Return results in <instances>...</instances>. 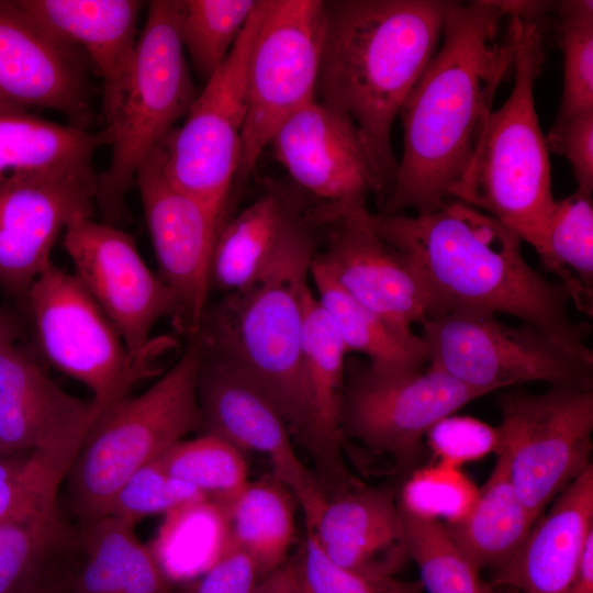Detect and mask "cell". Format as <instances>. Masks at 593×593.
Here are the masks:
<instances>
[{
    "instance_id": "6da1fadb",
    "label": "cell",
    "mask_w": 593,
    "mask_h": 593,
    "mask_svg": "<svg viewBox=\"0 0 593 593\" xmlns=\"http://www.w3.org/2000/svg\"><path fill=\"white\" fill-rule=\"evenodd\" d=\"M516 48V20L497 1H448L439 46L399 112L403 152L380 213H426L450 199Z\"/></svg>"
},
{
    "instance_id": "7a4b0ae2",
    "label": "cell",
    "mask_w": 593,
    "mask_h": 593,
    "mask_svg": "<svg viewBox=\"0 0 593 593\" xmlns=\"http://www.w3.org/2000/svg\"><path fill=\"white\" fill-rule=\"evenodd\" d=\"M376 231L405 253L424 275L438 317L471 307L508 314L593 363L584 339L589 326L574 322L570 298L525 260L522 239L488 213L450 198L426 213H371Z\"/></svg>"
},
{
    "instance_id": "3957f363",
    "label": "cell",
    "mask_w": 593,
    "mask_h": 593,
    "mask_svg": "<svg viewBox=\"0 0 593 593\" xmlns=\"http://www.w3.org/2000/svg\"><path fill=\"white\" fill-rule=\"evenodd\" d=\"M447 3L324 1L316 99L357 126L388 195L398 168L391 146L392 125L439 46Z\"/></svg>"
},
{
    "instance_id": "277c9868",
    "label": "cell",
    "mask_w": 593,
    "mask_h": 593,
    "mask_svg": "<svg viewBox=\"0 0 593 593\" xmlns=\"http://www.w3.org/2000/svg\"><path fill=\"white\" fill-rule=\"evenodd\" d=\"M304 224L272 270L259 281L208 304L197 333L201 344L245 371L270 398L291 436L312 455L326 490L350 484L342 455L324 439L303 361L304 295L320 246Z\"/></svg>"
},
{
    "instance_id": "5b68a950",
    "label": "cell",
    "mask_w": 593,
    "mask_h": 593,
    "mask_svg": "<svg viewBox=\"0 0 593 593\" xmlns=\"http://www.w3.org/2000/svg\"><path fill=\"white\" fill-rule=\"evenodd\" d=\"M517 24L512 92L492 111L450 198L495 217L538 253L555 203L534 88L545 61L541 21Z\"/></svg>"
},
{
    "instance_id": "8992f818",
    "label": "cell",
    "mask_w": 593,
    "mask_h": 593,
    "mask_svg": "<svg viewBox=\"0 0 593 593\" xmlns=\"http://www.w3.org/2000/svg\"><path fill=\"white\" fill-rule=\"evenodd\" d=\"M188 337L177 361L148 389L111 402L88 429L65 480L83 524L107 516L126 480L174 444L201 429L197 395L200 346Z\"/></svg>"
},
{
    "instance_id": "52a82bcc",
    "label": "cell",
    "mask_w": 593,
    "mask_h": 593,
    "mask_svg": "<svg viewBox=\"0 0 593 593\" xmlns=\"http://www.w3.org/2000/svg\"><path fill=\"white\" fill-rule=\"evenodd\" d=\"M199 92L179 33V0L147 2L145 25L131 66L102 100L111 158L98 175L96 208L102 222L126 219V193L148 154L187 115Z\"/></svg>"
},
{
    "instance_id": "ba28073f",
    "label": "cell",
    "mask_w": 593,
    "mask_h": 593,
    "mask_svg": "<svg viewBox=\"0 0 593 593\" xmlns=\"http://www.w3.org/2000/svg\"><path fill=\"white\" fill-rule=\"evenodd\" d=\"M429 366L488 393L525 382L592 390L593 363L541 331L511 326L496 314L454 309L421 324Z\"/></svg>"
},
{
    "instance_id": "9c48e42d",
    "label": "cell",
    "mask_w": 593,
    "mask_h": 593,
    "mask_svg": "<svg viewBox=\"0 0 593 593\" xmlns=\"http://www.w3.org/2000/svg\"><path fill=\"white\" fill-rule=\"evenodd\" d=\"M266 0L256 5L230 54L206 80L180 127L159 143L166 176L225 223L247 114V72Z\"/></svg>"
},
{
    "instance_id": "30bf717a",
    "label": "cell",
    "mask_w": 593,
    "mask_h": 593,
    "mask_svg": "<svg viewBox=\"0 0 593 593\" xmlns=\"http://www.w3.org/2000/svg\"><path fill=\"white\" fill-rule=\"evenodd\" d=\"M44 358L105 407L155 372L134 362L120 334L74 273L51 262L21 304Z\"/></svg>"
},
{
    "instance_id": "8fae6325",
    "label": "cell",
    "mask_w": 593,
    "mask_h": 593,
    "mask_svg": "<svg viewBox=\"0 0 593 593\" xmlns=\"http://www.w3.org/2000/svg\"><path fill=\"white\" fill-rule=\"evenodd\" d=\"M322 0H266L247 72V114L237 174H250L279 127L316 99Z\"/></svg>"
},
{
    "instance_id": "7c38bea8",
    "label": "cell",
    "mask_w": 593,
    "mask_h": 593,
    "mask_svg": "<svg viewBox=\"0 0 593 593\" xmlns=\"http://www.w3.org/2000/svg\"><path fill=\"white\" fill-rule=\"evenodd\" d=\"M499 404V451L506 455L518 497L537 519L592 466L593 391L557 387L537 395L515 391L502 395Z\"/></svg>"
},
{
    "instance_id": "4fadbf2b",
    "label": "cell",
    "mask_w": 593,
    "mask_h": 593,
    "mask_svg": "<svg viewBox=\"0 0 593 593\" xmlns=\"http://www.w3.org/2000/svg\"><path fill=\"white\" fill-rule=\"evenodd\" d=\"M309 216L323 234L313 259L395 333L418 339L412 325L436 316L435 298L411 257L372 226L366 204L318 202Z\"/></svg>"
},
{
    "instance_id": "5bb4252c",
    "label": "cell",
    "mask_w": 593,
    "mask_h": 593,
    "mask_svg": "<svg viewBox=\"0 0 593 593\" xmlns=\"http://www.w3.org/2000/svg\"><path fill=\"white\" fill-rule=\"evenodd\" d=\"M63 246L75 276L113 324L131 359L150 361L170 338L150 340L155 324L176 316L168 287L142 258L134 238L116 225L81 215L64 230Z\"/></svg>"
},
{
    "instance_id": "9a60e30c",
    "label": "cell",
    "mask_w": 593,
    "mask_h": 593,
    "mask_svg": "<svg viewBox=\"0 0 593 593\" xmlns=\"http://www.w3.org/2000/svg\"><path fill=\"white\" fill-rule=\"evenodd\" d=\"M346 367L340 428L368 448L407 462L441 418L488 392L429 366L381 371L362 362Z\"/></svg>"
},
{
    "instance_id": "2e32d148",
    "label": "cell",
    "mask_w": 593,
    "mask_h": 593,
    "mask_svg": "<svg viewBox=\"0 0 593 593\" xmlns=\"http://www.w3.org/2000/svg\"><path fill=\"white\" fill-rule=\"evenodd\" d=\"M198 340L197 395L202 433L219 435L243 451L267 456L273 478L293 494L306 529H313L329 496L318 477L296 455L284 418L245 371Z\"/></svg>"
},
{
    "instance_id": "e0dca14e",
    "label": "cell",
    "mask_w": 593,
    "mask_h": 593,
    "mask_svg": "<svg viewBox=\"0 0 593 593\" xmlns=\"http://www.w3.org/2000/svg\"><path fill=\"white\" fill-rule=\"evenodd\" d=\"M158 264V277L176 303L174 326L194 333L209 304V269L223 226L202 203L166 176L159 145L138 167L135 181Z\"/></svg>"
},
{
    "instance_id": "ac0fdd59",
    "label": "cell",
    "mask_w": 593,
    "mask_h": 593,
    "mask_svg": "<svg viewBox=\"0 0 593 593\" xmlns=\"http://www.w3.org/2000/svg\"><path fill=\"white\" fill-rule=\"evenodd\" d=\"M295 186L320 203L366 204L369 194L381 205L388 191L354 122L315 99L272 134L268 146Z\"/></svg>"
},
{
    "instance_id": "d6986e66",
    "label": "cell",
    "mask_w": 593,
    "mask_h": 593,
    "mask_svg": "<svg viewBox=\"0 0 593 593\" xmlns=\"http://www.w3.org/2000/svg\"><path fill=\"white\" fill-rule=\"evenodd\" d=\"M94 172L0 180V289L23 303L51 264L52 249L74 219L92 216Z\"/></svg>"
},
{
    "instance_id": "ffe728a7",
    "label": "cell",
    "mask_w": 593,
    "mask_h": 593,
    "mask_svg": "<svg viewBox=\"0 0 593 593\" xmlns=\"http://www.w3.org/2000/svg\"><path fill=\"white\" fill-rule=\"evenodd\" d=\"M83 53L54 38L0 0V101L49 109L89 130L93 88Z\"/></svg>"
},
{
    "instance_id": "44dd1931",
    "label": "cell",
    "mask_w": 593,
    "mask_h": 593,
    "mask_svg": "<svg viewBox=\"0 0 593 593\" xmlns=\"http://www.w3.org/2000/svg\"><path fill=\"white\" fill-rule=\"evenodd\" d=\"M101 411L61 389L15 343L0 347L1 454H77Z\"/></svg>"
},
{
    "instance_id": "7402d4cb",
    "label": "cell",
    "mask_w": 593,
    "mask_h": 593,
    "mask_svg": "<svg viewBox=\"0 0 593 593\" xmlns=\"http://www.w3.org/2000/svg\"><path fill=\"white\" fill-rule=\"evenodd\" d=\"M491 583L519 593H570L593 538V466L570 482Z\"/></svg>"
},
{
    "instance_id": "603a6c76",
    "label": "cell",
    "mask_w": 593,
    "mask_h": 593,
    "mask_svg": "<svg viewBox=\"0 0 593 593\" xmlns=\"http://www.w3.org/2000/svg\"><path fill=\"white\" fill-rule=\"evenodd\" d=\"M311 532L331 560L377 582L394 581L410 557L389 490L356 488L329 497Z\"/></svg>"
},
{
    "instance_id": "cb8c5ba5",
    "label": "cell",
    "mask_w": 593,
    "mask_h": 593,
    "mask_svg": "<svg viewBox=\"0 0 593 593\" xmlns=\"http://www.w3.org/2000/svg\"><path fill=\"white\" fill-rule=\"evenodd\" d=\"M304 195L296 186H273L225 221L211 257L210 292L242 290L272 270L311 208Z\"/></svg>"
},
{
    "instance_id": "d4e9b609",
    "label": "cell",
    "mask_w": 593,
    "mask_h": 593,
    "mask_svg": "<svg viewBox=\"0 0 593 593\" xmlns=\"http://www.w3.org/2000/svg\"><path fill=\"white\" fill-rule=\"evenodd\" d=\"M41 30L83 53L102 79L103 99L120 86L133 60L139 0H11Z\"/></svg>"
},
{
    "instance_id": "484cf974",
    "label": "cell",
    "mask_w": 593,
    "mask_h": 593,
    "mask_svg": "<svg viewBox=\"0 0 593 593\" xmlns=\"http://www.w3.org/2000/svg\"><path fill=\"white\" fill-rule=\"evenodd\" d=\"M111 144L107 127L92 132L59 124L0 101V180L94 172L96 152Z\"/></svg>"
},
{
    "instance_id": "4316f807",
    "label": "cell",
    "mask_w": 593,
    "mask_h": 593,
    "mask_svg": "<svg viewBox=\"0 0 593 593\" xmlns=\"http://www.w3.org/2000/svg\"><path fill=\"white\" fill-rule=\"evenodd\" d=\"M496 456L489 479L478 490L467 514L445 524L452 540L480 570L495 571L504 566L536 523L515 491L505 452Z\"/></svg>"
},
{
    "instance_id": "83f0119b",
    "label": "cell",
    "mask_w": 593,
    "mask_h": 593,
    "mask_svg": "<svg viewBox=\"0 0 593 593\" xmlns=\"http://www.w3.org/2000/svg\"><path fill=\"white\" fill-rule=\"evenodd\" d=\"M86 561L78 593H169L154 553L136 537L134 524L107 515L83 524Z\"/></svg>"
},
{
    "instance_id": "f1b7e54d",
    "label": "cell",
    "mask_w": 593,
    "mask_h": 593,
    "mask_svg": "<svg viewBox=\"0 0 593 593\" xmlns=\"http://www.w3.org/2000/svg\"><path fill=\"white\" fill-rule=\"evenodd\" d=\"M310 276L315 296L335 325L347 353H358L381 371L422 368L427 361L423 339L411 340L395 333L380 316L346 292L314 259Z\"/></svg>"
},
{
    "instance_id": "f546056e",
    "label": "cell",
    "mask_w": 593,
    "mask_h": 593,
    "mask_svg": "<svg viewBox=\"0 0 593 593\" xmlns=\"http://www.w3.org/2000/svg\"><path fill=\"white\" fill-rule=\"evenodd\" d=\"M294 496L276 478L248 482L224 508L233 541L265 577L288 560L295 536Z\"/></svg>"
},
{
    "instance_id": "4dcf8cb0",
    "label": "cell",
    "mask_w": 593,
    "mask_h": 593,
    "mask_svg": "<svg viewBox=\"0 0 593 593\" xmlns=\"http://www.w3.org/2000/svg\"><path fill=\"white\" fill-rule=\"evenodd\" d=\"M346 347L311 288L304 295L303 361L320 430L340 454V414L346 377Z\"/></svg>"
},
{
    "instance_id": "1f68e13d",
    "label": "cell",
    "mask_w": 593,
    "mask_h": 593,
    "mask_svg": "<svg viewBox=\"0 0 593 593\" xmlns=\"http://www.w3.org/2000/svg\"><path fill=\"white\" fill-rule=\"evenodd\" d=\"M575 307L593 313V203L577 191L555 201L537 253Z\"/></svg>"
},
{
    "instance_id": "d6a6232c",
    "label": "cell",
    "mask_w": 593,
    "mask_h": 593,
    "mask_svg": "<svg viewBox=\"0 0 593 593\" xmlns=\"http://www.w3.org/2000/svg\"><path fill=\"white\" fill-rule=\"evenodd\" d=\"M232 541L226 512L204 500L166 514L153 553L166 578L187 580L202 575Z\"/></svg>"
},
{
    "instance_id": "836d02e7",
    "label": "cell",
    "mask_w": 593,
    "mask_h": 593,
    "mask_svg": "<svg viewBox=\"0 0 593 593\" xmlns=\"http://www.w3.org/2000/svg\"><path fill=\"white\" fill-rule=\"evenodd\" d=\"M399 506V504H398ZM410 557L427 593H502L480 577V569L449 536L441 521L399 506Z\"/></svg>"
},
{
    "instance_id": "e575fe53",
    "label": "cell",
    "mask_w": 593,
    "mask_h": 593,
    "mask_svg": "<svg viewBox=\"0 0 593 593\" xmlns=\"http://www.w3.org/2000/svg\"><path fill=\"white\" fill-rule=\"evenodd\" d=\"M156 460L167 473L194 486L223 508L249 482L243 450L212 433L182 439Z\"/></svg>"
},
{
    "instance_id": "d590c367",
    "label": "cell",
    "mask_w": 593,
    "mask_h": 593,
    "mask_svg": "<svg viewBox=\"0 0 593 593\" xmlns=\"http://www.w3.org/2000/svg\"><path fill=\"white\" fill-rule=\"evenodd\" d=\"M75 456L0 452V524L58 512V489Z\"/></svg>"
},
{
    "instance_id": "8d00e7d4",
    "label": "cell",
    "mask_w": 593,
    "mask_h": 593,
    "mask_svg": "<svg viewBox=\"0 0 593 593\" xmlns=\"http://www.w3.org/2000/svg\"><path fill=\"white\" fill-rule=\"evenodd\" d=\"M257 0H179V33L186 55L205 81L230 54Z\"/></svg>"
},
{
    "instance_id": "74e56055",
    "label": "cell",
    "mask_w": 593,
    "mask_h": 593,
    "mask_svg": "<svg viewBox=\"0 0 593 593\" xmlns=\"http://www.w3.org/2000/svg\"><path fill=\"white\" fill-rule=\"evenodd\" d=\"M563 55V89L557 119L593 111V2H556Z\"/></svg>"
},
{
    "instance_id": "f35d334b",
    "label": "cell",
    "mask_w": 593,
    "mask_h": 593,
    "mask_svg": "<svg viewBox=\"0 0 593 593\" xmlns=\"http://www.w3.org/2000/svg\"><path fill=\"white\" fill-rule=\"evenodd\" d=\"M59 511L0 524V593H20L36 568L68 538Z\"/></svg>"
},
{
    "instance_id": "ab89813d",
    "label": "cell",
    "mask_w": 593,
    "mask_h": 593,
    "mask_svg": "<svg viewBox=\"0 0 593 593\" xmlns=\"http://www.w3.org/2000/svg\"><path fill=\"white\" fill-rule=\"evenodd\" d=\"M209 500L194 486L170 475L156 459L132 474L115 494L108 515L136 524L141 518L169 513Z\"/></svg>"
},
{
    "instance_id": "60d3db41",
    "label": "cell",
    "mask_w": 593,
    "mask_h": 593,
    "mask_svg": "<svg viewBox=\"0 0 593 593\" xmlns=\"http://www.w3.org/2000/svg\"><path fill=\"white\" fill-rule=\"evenodd\" d=\"M478 490L457 467L439 462L421 469L404 484L398 501L402 508L446 524L462 518L472 506Z\"/></svg>"
},
{
    "instance_id": "b9f144b4",
    "label": "cell",
    "mask_w": 593,
    "mask_h": 593,
    "mask_svg": "<svg viewBox=\"0 0 593 593\" xmlns=\"http://www.w3.org/2000/svg\"><path fill=\"white\" fill-rule=\"evenodd\" d=\"M293 561L305 593H419L422 589L419 581L382 583L338 566L324 553L311 530H306Z\"/></svg>"
},
{
    "instance_id": "7bdbcfd3",
    "label": "cell",
    "mask_w": 593,
    "mask_h": 593,
    "mask_svg": "<svg viewBox=\"0 0 593 593\" xmlns=\"http://www.w3.org/2000/svg\"><path fill=\"white\" fill-rule=\"evenodd\" d=\"M426 438L440 462L454 467L500 449L497 426L470 416H446L429 429Z\"/></svg>"
},
{
    "instance_id": "ee69618b",
    "label": "cell",
    "mask_w": 593,
    "mask_h": 593,
    "mask_svg": "<svg viewBox=\"0 0 593 593\" xmlns=\"http://www.w3.org/2000/svg\"><path fill=\"white\" fill-rule=\"evenodd\" d=\"M548 153L562 155L570 163L577 192H593V111L557 119L545 136Z\"/></svg>"
},
{
    "instance_id": "f6af8a7d",
    "label": "cell",
    "mask_w": 593,
    "mask_h": 593,
    "mask_svg": "<svg viewBox=\"0 0 593 593\" xmlns=\"http://www.w3.org/2000/svg\"><path fill=\"white\" fill-rule=\"evenodd\" d=\"M261 578L253 558L234 541L198 581L193 593H253Z\"/></svg>"
},
{
    "instance_id": "bcb514c9",
    "label": "cell",
    "mask_w": 593,
    "mask_h": 593,
    "mask_svg": "<svg viewBox=\"0 0 593 593\" xmlns=\"http://www.w3.org/2000/svg\"><path fill=\"white\" fill-rule=\"evenodd\" d=\"M253 593H305L293 558L262 577Z\"/></svg>"
},
{
    "instance_id": "7dc6e473",
    "label": "cell",
    "mask_w": 593,
    "mask_h": 593,
    "mask_svg": "<svg viewBox=\"0 0 593 593\" xmlns=\"http://www.w3.org/2000/svg\"><path fill=\"white\" fill-rule=\"evenodd\" d=\"M570 593H593V538L586 545Z\"/></svg>"
},
{
    "instance_id": "c3c4849f",
    "label": "cell",
    "mask_w": 593,
    "mask_h": 593,
    "mask_svg": "<svg viewBox=\"0 0 593 593\" xmlns=\"http://www.w3.org/2000/svg\"><path fill=\"white\" fill-rule=\"evenodd\" d=\"M23 332L20 317L12 311L0 305V347L15 343Z\"/></svg>"
},
{
    "instance_id": "681fc988",
    "label": "cell",
    "mask_w": 593,
    "mask_h": 593,
    "mask_svg": "<svg viewBox=\"0 0 593 593\" xmlns=\"http://www.w3.org/2000/svg\"><path fill=\"white\" fill-rule=\"evenodd\" d=\"M20 593H60L56 588L30 583Z\"/></svg>"
}]
</instances>
